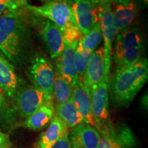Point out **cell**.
<instances>
[{
  "mask_svg": "<svg viewBox=\"0 0 148 148\" xmlns=\"http://www.w3.org/2000/svg\"><path fill=\"white\" fill-rule=\"evenodd\" d=\"M137 14V8L134 0L128 5H124L117 3L113 12H112V20L116 34L121 30L132 25Z\"/></svg>",
  "mask_w": 148,
  "mask_h": 148,
  "instance_id": "e0dca14e",
  "label": "cell"
},
{
  "mask_svg": "<svg viewBox=\"0 0 148 148\" xmlns=\"http://www.w3.org/2000/svg\"><path fill=\"white\" fill-rule=\"evenodd\" d=\"M104 77H107L105 76L104 51L103 47H100L92 53L82 82L90 88L100 83Z\"/></svg>",
  "mask_w": 148,
  "mask_h": 148,
  "instance_id": "9a60e30c",
  "label": "cell"
},
{
  "mask_svg": "<svg viewBox=\"0 0 148 148\" xmlns=\"http://www.w3.org/2000/svg\"><path fill=\"white\" fill-rule=\"evenodd\" d=\"M49 148H71V143L69 138V133L64 135Z\"/></svg>",
  "mask_w": 148,
  "mask_h": 148,
  "instance_id": "cb8c5ba5",
  "label": "cell"
},
{
  "mask_svg": "<svg viewBox=\"0 0 148 148\" xmlns=\"http://www.w3.org/2000/svg\"><path fill=\"white\" fill-rule=\"evenodd\" d=\"M18 8L12 2L0 16V51L9 62L19 66L31 58L32 33Z\"/></svg>",
  "mask_w": 148,
  "mask_h": 148,
  "instance_id": "6da1fadb",
  "label": "cell"
},
{
  "mask_svg": "<svg viewBox=\"0 0 148 148\" xmlns=\"http://www.w3.org/2000/svg\"><path fill=\"white\" fill-rule=\"evenodd\" d=\"M11 145L8 135L0 131V148H10Z\"/></svg>",
  "mask_w": 148,
  "mask_h": 148,
  "instance_id": "d4e9b609",
  "label": "cell"
},
{
  "mask_svg": "<svg viewBox=\"0 0 148 148\" xmlns=\"http://www.w3.org/2000/svg\"><path fill=\"white\" fill-rule=\"evenodd\" d=\"M71 7L77 27L86 35L99 21L97 6L89 0H74Z\"/></svg>",
  "mask_w": 148,
  "mask_h": 148,
  "instance_id": "30bf717a",
  "label": "cell"
},
{
  "mask_svg": "<svg viewBox=\"0 0 148 148\" xmlns=\"http://www.w3.org/2000/svg\"><path fill=\"white\" fill-rule=\"evenodd\" d=\"M54 112L68 128H73L83 122L82 116L77 111L72 99L66 102L56 103L54 106Z\"/></svg>",
  "mask_w": 148,
  "mask_h": 148,
  "instance_id": "ffe728a7",
  "label": "cell"
},
{
  "mask_svg": "<svg viewBox=\"0 0 148 148\" xmlns=\"http://www.w3.org/2000/svg\"><path fill=\"white\" fill-rule=\"evenodd\" d=\"M12 0H0V16L1 14L12 5Z\"/></svg>",
  "mask_w": 148,
  "mask_h": 148,
  "instance_id": "4316f807",
  "label": "cell"
},
{
  "mask_svg": "<svg viewBox=\"0 0 148 148\" xmlns=\"http://www.w3.org/2000/svg\"><path fill=\"white\" fill-rule=\"evenodd\" d=\"M90 2L97 6H107L112 5L114 0H89Z\"/></svg>",
  "mask_w": 148,
  "mask_h": 148,
  "instance_id": "484cf974",
  "label": "cell"
},
{
  "mask_svg": "<svg viewBox=\"0 0 148 148\" xmlns=\"http://www.w3.org/2000/svg\"><path fill=\"white\" fill-rule=\"evenodd\" d=\"M100 134L93 127L82 122L73 127L70 140L72 148H97Z\"/></svg>",
  "mask_w": 148,
  "mask_h": 148,
  "instance_id": "5bb4252c",
  "label": "cell"
},
{
  "mask_svg": "<svg viewBox=\"0 0 148 148\" xmlns=\"http://www.w3.org/2000/svg\"><path fill=\"white\" fill-rule=\"evenodd\" d=\"M98 16L99 23L101 25V36L103 42V51H104V64L105 76L110 77V71L112 60V42L116 36L112 20V10L110 5L107 6H97Z\"/></svg>",
  "mask_w": 148,
  "mask_h": 148,
  "instance_id": "9c48e42d",
  "label": "cell"
},
{
  "mask_svg": "<svg viewBox=\"0 0 148 148\" xmlns=\"http://www.w3.org/2000/svg\"><path fill=\"white\" fill-rule=\"evenodd\" d=\"M71 148H72V147H71Z\"/></svg>",
  "mask_w": 148,
  "mask_h": 148,
  "instance_id": "1f68e13d",
  "label": "cell"
},
{
  "mask_svg": "<svg viewBox=\"0 0 148 148\" xmlns=\"http://www.w3.org/2000/svg\"><path fill=\"white\" fill-rule=\"evenodd\" d=\"M73 87L58 69L56 68L54 71V80H53V97H54L56 103H64L71 99Z\"/></svg>",
  "mask_w": 148,
  "mask_h": 148,
  "instance_id": "44dd1931",
  "label": "cell"
},
{
  "mask_svg": "<svg viewBox=\"0 0 148 148\" xmlns=\"http://www.w3.org/2000/svg\"><path fill=\"white\" fill-rule=\"evenodd\" d=\"M13 98L14 108L23 118H27L42 104L50 101L43 91L33 86L19 88Z\"/></svg>",
  "mask_w": 148,
  "mask_h": 148,
  "instance_id": "ba28073f",
  "label": "cell"
},
{
  "mask_svg": "<svg viewBox=\"0 0 148 148\" xmlns=\"http://www.w3.org/2000/svg\"><path fill=\"white\" fill-rule=\"evenodd\" d=\"M108 86L109 79L104 77L100 83L89 88L91 112L98 132L101 127L110 123Z\"/></svg>",
  "mask_w": 148,
  "mask_h": 148,
  "instance_id": "52a82bcc",
  "label": "cell"
},
{
  "mask_svg": "<svg viewBox=\"0 0 148 148\" xmlns=\"http://www.w3.org/2000/svg\"><path fill=\"white\" fill-rule=\"evenodd\" d=\"M148 78V60L142 58L136 63L116 71L109 80L108 93L116 107L123 108L132 102Z\"/></svg>",
  "mask_w": 148,
  "mask_h": 148,
  "instance_id": "7a4b0ae2",
  "label": "cell"
},
{
  "mask_svg": "<svg viewBox=\"0 0 148 148\" xmlns=\"http://www.w3.org/2000/svg\"><path fill=\"white\" fill-rule=\"evenodd\" d=\"M71 4L66 0H50L40 5L26 3L24 7L34 15L53 22L63 32L69 27L77 26Z\"/></svg>",
  "mask_w": 148,
  "mask_h": 148,
  "instance_id": "277c9868",
  "label": "cell"
},
{
  "mask_svg": "<svg viewBox=\"0 0 148 148\" xmlns=\"http://www.w3.org/2000/svg\"><path fill=\"white\" fill-rule=\"evenodd\" d=\"M68 127L56 114H53L47 130L40 134L36 148H49L67 134Z\"/></svg>",
  "mask_w": 148,
  "mask_h": 148,
  "instance_id": "ac0fdd59",
  "label": "cell"
},
{
  "mask_svg": "<svg viewBox=\"0 0 148 148\" xmlns=\"http://www.w3.org/2000/svg\"><path fill=\"white\" fill-rule=\"evenodd\" d=\"M41 37L45 42L51 59L60 56L64 47V40L62 31L56 24L49 20L44 21L40 30Z\"/></svg>",
  "mask_w": 148,
  "mask_h": 148,
  "instance_id": "4fadbf2b",
  "label": "cell"
},
{
  "mask_svg": "<svg viewBox=\"0 0 148 148\" xmlns=\"http://www.w3.org/2000/svg\"><path fill=\"white\" fill-rule=\"evenodd\" d=\"M79 40L73 42H64L63 51L60 56L56 59V68L73 88L75 84L79 81V76L75 68L74 61V54Z\"/></svg>",
  "mask_w": 148,
  "mask_h": 148,
  "instance_id": "8fae6325",
  "label": "cell"
},
{
  "mask_svg": "<svg viewBox=\"0 0 148 148\" xmlns=\"http://www.w3.org/2000/svg\"><path fill=\"white\" fill-rule=\"evenodd\" d=\"M99 133L100 140L97 148H137L134 133L124 123L116 126L109 123L101 127Z\"/></svg>",
  "mask_w": 148,
  "mask_h": 148,
  "instance_id": "8992f818",
  "label": "cell"
},
{
  "mask_svg": "<svg viewBox=\"0 0 148 148\" xmlns=\"http://www.w3.org/2000/svg\"><path fill=\"white\" fill-rule=\"evenodd\" d=\"M71 99L77 111L82 116L83 122L97 130V125L91 112L90 89L80 80L73 86Z\"/></svg>",
  "mask_w": 148,
  "mask_h": 148,
  "instance_id": "7c38bea8",
  "label": "cell"
},
{
  "mask_svg": "<svg viewBox=\"0 0 148 148\" xmlns=\"http://www.w3.org/2000/svg\"><path fill=\"white\" fill-rule=\"evenodd\" d=\"M102 40L101 25L99 21L90 29V31L86 35L81 37L80 42L82 47L84 49L90 51H94L97 49L98 46Z\"/></svg>",
  "mask_w": 148,
  "mask_h": 148,
  "instance_id": "603a6c76",
  "label": "cell"
},
{
  "mask_svg": "<svg viewBox=\"0 0 148 148\" xmlns=\"http://www.w3.org/2000/svg\"><path fill=\"white\" fill-rule=\"evenodd\" d=\"M20 79L13 64L0 53V88L9 97H14L19 89Z\"/></svg>",
  "mask_w": 148,
  "mask_h": 148,
  "instance_id": "2e32d148",
  "label": "cell"
},
{
  "mask_svg": "<svg viewBox=\"0 0 148 148\" xmlns=\"http://www.w3.org/2000/svg\"><path fill=\"white\" fill-rule=\"evenodd\" d=\"M5 108H6V103H5L4 96H3V90L0 88V110H3Z\"/></svg>",
  "mask_w": 148,
  "mask_h": 148,
  "instance_id": "83f0119b",
  "label": "cell"
},
{
  "mask_svg": "<svg viewBox=\"0 0 148 148\" xmlns=\"http://www.w3.org/2000/svg\"><path fill=\"white\" fill-rule=\"evenodd\" d=\"M132 0H116V3H121V4H123L124 5H128L131 2Z\"/></svg>",
  "mask_w": 148,
  "mask_h": 148,
  "instance_id": "f546056e",
  "label": "cell"
},
{
  "mask_svg": "<svg viewBox=\"0 0 148 148\" xmlns=\"http://www.w3.org/2000/svg\"><path fill=\"white\" fill-rule=\"evenodd\" d=\"M92 53L93 51L84 49L82 47L80 40H79L74 54V61L75 70L81 82H83L85 72L91 59Z\"/></svg>",
  "mask_w": 148,
  "mask_h": 148,
  "instance_id": "7402d4cb",
  "label": "cell"
},
{
  "mask_svg": "<svg viewBox=\"0 0 148 148\" xmlns=\"http://www.w3.org/2000/svg\"><path fill=\"white\" fill-rule=\"evenodd\" d=\"M54 114V106L52 100L48 101L26 118L23 127L30 130H40L50 123Z\"/></svg>",
  "mask_w": 148,
  "mask_h": 148,
  "instance_id": "d6986e66",
  "label": "cell"
},
{
  "mask_svg": "<svg viewBox=\"0 0 148 148\" xmlns=\"http://www.w3.org/2000/svg\"><path fill=\"white\" fill-rule=\"evenodd\" d=\"M12 1L18 6H24L27 3V0H12Z\"/></svg>",
  "mask_w": 148,
  "mask_h": 148,
  "instance_id": "f1b7e54d",
  "label": "cell"
},
{
  "mask_svg": "<svg viewBox=\"0 0 148 148\" xmlns=\"http://www.w3.org/2000/svg\"><path fill=\"white\" fill-rule=\"evenodd\" d=\"M140 1H141L142 3H143L144 5H145L146 7L147 6V4H148V0H140Z\"/></svg>",
  "mask_w": 148,
  "mask_h": 148,
  "instance_id": "4dcf8cb0",
  "label": "cell"
},
{
  "mask_svg": "<svg viewBox=\"0 0 148 148\" xmlns=\"http://www.w3.org/2000/svg\"><path fill=\"white\" fill-rule=\"evenodd\" d=\"M28 76L33 86L44 92L52 100L54 69L50 61L41 54H34L30 58Z\"/></svg>",
  "mask_w": 148,
  "mask_h": 148,
  "instance_id": "5b68a950",
  "label": "cell"
},
{
  "mask_svg": "<svg viewBox=\"0 0 148 148\" xmlns=\"http://www.w3.org/2000/svg\"><path fill=\"white\" fill-rule=\"evenodd\" d=\"M113 60L116 71L132 65L142 58L144 40L139 28L131 25L116 34Z\"/></svg>",
  "mask_w": 148,
  "mask_h": 148,
  "instance_id": "3957f363",
  "label": "cell"
}]
</instances>
